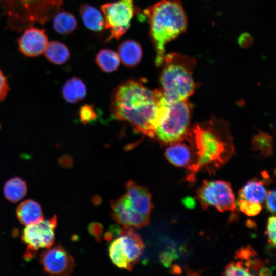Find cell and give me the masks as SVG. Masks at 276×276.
Segmentation results:
<instances>
[{"mask_svg":"<svg viewBox=\"0 0 276 276\" xmlns=\"http://www.w3.org/2000/svg\"><path fill=\"white\" fill-rule=\"evenodd\" d=\"M167 105L162 91L150 89L140 80H129L116 88L111 109L117 119L127 122L145 135L154 137Z\"/></svg>","mask_w":276,"mask_h":276,"instance_id":"cell-1","label":"cell"},{"mask_svg":"<svg viewBox=\"0 0 276 276\" xmlns=\"http://www.w3.org/2000/svg\"><path fill=\"white\" fill-rule=\"evenodd\" d=\"M227 129L225 124L218 120L197 125L192 129L190 137L195 153L194 162L188 169V181L194 182L199 171L211 172L230 158L234 149Z\"/></svg>","mask_w":276,"mask_h":276,"instance_id":"cell-2","label":"cell"},{"mask_svg":"<svg viewBox=\"0 0 276 276\" xmlns=\"http://www.w3.org/2000/svg\"><path fill=\"white\" fill-rule=\"evenodd\" d=\"M156 52L155 63L162 65L166 44L186 31L188 21L179 0H160L144 10Z\"/></svg>","mask_w":276,"mask_h":276,"instance_id":"cell-3","label":"cell"},{"mask_svg":"<svg viewBox=\"0 0 276 276\" xmlns=\"http://www.w3.org/2000/svg\"><path fill=\"white\" fill-rule=\"evenodd\" d=\"M194 58L172 52L165 55L160 75L162 92L168 103L185 99L194 92L193 73L196 66Z\"/></svg>","mask_w":276,"mask_h":276,"instance_id":"cell-4","label":"cell"},{"mask_svg":"<svg viewBox=\"0 0 276 276\" xmlns=\"http://www.w3.org/2000/svg\"><path fill=\"white\" fill-rule=\"evenodd\" d=\"M63 0H0L7 25L20 32L35 24H44L58 13Z\"/></svg>","mask_w":276,"mask_h":276,"instance_id":"cell-5","label":"cell"},{"mask_svg":"<svg viewBox=\"0 0 276 276\" xmlns=\"http://www.w3.org/2000/svg\"><path fill=\"white\" fill-rule=\"evenodd\" d=\"M190 116V104L187 99L168 103L155 129V136L167 144L181 141L187 132Z\"/></svg>","mask_w":276,"mask_h":276,"instance_id":"cell-6","label":"cell"},{"mask_svg":"<svg viewBox=\"0 0 276 276\" xmlns=\"http://www.w3.org/2000/svg\"><path fill=\"white\" fill-rule=\"evenodd\" d=\"M145 248L139 234L132 227L122 228L120 234L108 246L109 257L118 268L131 271Z\"/></svg>","mask_w":276,"mask_h":276,"instance_id":"cell-7","label":"cell"},{"mask_svg":"<svg viewBox=\"0 0 276 276\" xmlns=\"http://www.w3.org/2000/svg\"><path fill=\"white\" fill-rule=\"evenodd\" d=\"M57 225L56 215L26 226L22 232V240L27 245L24 254L26 260L31 259L40 249H48L55 242V229Z\"/></svg>","mask_w":276,"mask_h":276,"instance_id":"cell-8","label":"cell"},{"mask_svg":"<svg viewBox=\"0 0 276 276\" xmlns=\"http://www.w3.org/2000/svg\"><path fill=\"white\" fill-rule=\"evenodd\" d=\"M104 27L110 30L106 41L118 40L128 30L134 14L133 0H118L101 6Z\"/></svg>","mask_w":276,"mask_h":276,"instance_id":"cell-9","label":"cell"},{"mask_svg":"<svg viewBox=\"0 0 276 276\" xmlns=\"http://www.w3.org/2000/svg\"><path fill=\"white\" fill-rule=\"evenodd\" d=\"M197 197L203 208L214 206L220 212L234 211L235 198L229 182L221 181H204L197 190Z\"/></svg>","mask_w":276,"mask_h":276,"instance_id":"cell-10","label":"cell"},{"mask_svg":"<svg viewBox=\"0 0 276 276\" xmlns=\"http://www.w3.org/2000/svg\"><path fill=\"white\" fill-rule=\"evenodd\" d=\"M112 218L123 227L140 228L147 225L150 216L135 210L126 195L110 202Z\"/></svg>","mask_w":276,"mask_h":276,"instance_id":"cell-11","label":"cell"},{"mask_svg":"<svg viewBox=\"0 0 276 276\" xmlns=\"http://www.w3.org/2000/svg\"><path fill=\"white\" fill-rule=\"evenodd\" d=\"M40 262L47 273L55 275L71 274L75 265L73 257L60 245L45 249Z\"/></svg>","mask_w":276,"mask_h":276,"instance_id":"cell-12","label":"cell"},{"mask_svg":"<svg viewBox=\"0 0 276 276\" xmlns=\"http://www.w3.org/2000/svg\"><path fill=\"white\" fill-rule=\"evenodd\" d=\"M24 31L18 42L20 52L28 57H37L44 53L49 42L45 30L30 27Z\"/></svg>","mask_w":276,"mask_h":276,"instance_id":"cell-13","label":"cell"},{"mask_svg":"<svg viewBox=\"0 0 276 276\" xmlns=\"http://www.w3.org/2000/svg\"><path fill=\"white\" fill-rule=\"evenodd\" d=\"M126 195L133 207L140 213L150 216L153 208L151 196L148 189L137 184L132 180L126 183Z\"/></svg>","mask_w":276,"mask_h":276,"instance_id":"cell-14","label":"cell"},{"mask_svg":"<svg viewBox=\"0 0 276 276\" xmlns=\"http://www.w3.org/2000/svg\"><path fill=\"white\" fill-rule=\"evenodd\" d=\"M167 159L177 167H187L189 169L194 162L192 150L181 141L170 144L165 151Z\"/></svg>","mask_w":276,"mask_h":276,"instance_id":"cell-15","label":"cell"},{"mask_svg":"<svg viewBox=\"0 0 276 276\" xmlns=\"http://www.w3.org/2000/svg\"><path fill=\"white\" fill-rule=\"evenodd\" d=\"M117 54L121 62L128 67L136 66L142 57V49L136 41L129 39L118 47Z\"/></svg>","mask_w":276,"mask_h":276,"instance_id":"cell-16","label":"cell"},{"mask_svg":"<svg viewBox=\"0 0 276 276\" xmlns=\"http://www.w3.org/2000/svg\"><path fill=\"white\" fill-rule=\"evenodd\" d=\"M16 215L19 221L27 226L43 219L40 205L32 199L26 200L17 207Z\"/></svg>","mask_w":276,"mask_h":276,"instance_id":"cell-17","label":"cell"},{"mask_svg":"<svg viewBox=\"0 0 276 276\" xmlns=\"http://www.w3.org/2000/svg\"><path fill=\"white\" fill-rule=\"evenodd\" d=\"M86 87L79 78L73 77L64 83L62 94L65 100L70 103H76L82 100L86 95Z\"/></svg>","mask_w":276,"mask_h":276,"instance_id":"cell-18","label":"cell"},{"mask_svg":"<svg viewBox=\"0 0 276 276\" xmlns=\"http://www.w3.org/2000/svg\"><path fill=\"white\" fill-rule=\"evenodd\" d=\"M267 191L263 181L252 180L246 184L239 192L238 199L252 202H262L266 198Z\"/></svg>","mask_w":276,"mask_h":276,"instance_id":"cell-19","label":"cell"},{"mask_svg":"<svg viewBox=\"0 0 276 276\" xmlns=\"http://www.w3.org/2000/svg\"><path fill=\"white\" fill-rule=\"evenodd\" d=\"M79 12L84 25L94 31H101L104 27V19L101 12L94 7L84 4Z\"/></svg>","mask_w":276,"mask_h":276,"instance_id":"cell-20","label":"cell"},{"mask_svg":"<svg viewBox=\"0 0 276 276\" xmlns=\"http://www.w3.org/2000/svg\"><path fill=\"white\" fill-rule=\"evenodd\" d=\"M44 53L47 59L56 65L64 64L70 57L67 47L64 43L56 41L48 42Z\"/></svg>","mask_w":276,"mask_h":276,"instance_id":"cell-21","label":"cell"},{"mask_svg":"<svg viewBox=\"0 0 276 276\" xmlns=\"http://www.w3.org/2000/svg\"><path fill=\"white\" fill-rule=\"evenodd\" d=\"M3 190L6 198L11 202L16 203L25 197L27 192V186L21 178L14 177L5 183Z\"/></svg>","mask_w":276,"mask_h":276,"instance_id":"cell-22","label":"cell"},{"mask_svg":"<svg viewBox=\"0 0 276 276\" xmlns=\"http://www.w3.org/2000/svg\"><path fill=\"white\" fill-rule=\"evenodd\" d=\"M95 61L102 71L110 73L118 68L120 60L117 53L110 49H104L98 53Z\"/></svg>","mask_w":276,"mask_h":276,"instance_id":"cell-23","label":"cell"},{"mask_svg":"<svg viewBox=\"0 0 276 276\" xmlns=\"http://www.w3.org/2000/svg\"><path fill=\"white\" fill-rule=\"evenodd\" d=\"M53 18V28L59 34L65 35L71 33L77 27L76 18L69 12L59 11Z\"/></svg>","mask_w":276,"mask_h":276,"instance_id":"cell-24","label":"cell"},{"mask_svg":"<svg viewBox=\"0 0 276 276\" xmlns=\"http://www.w3.org/2000/svg\"><path fill=\"white\" fill-rule=\"evenodd\" d=\"M225 275H251L250 269L242 261L231 262L225 269L223 273Z\"/></svg>","mask_w":276,"mask_h":276,"instance_id":"cell-25","label":"cell"},{"mask_svg":"<svg viewBox=\"0 0 276 276\" xmlns=\"http://www.w3.org/2000/svg\"><path fill=\"white\" fill-rule=\"evenodd\" d=\"M236 205L238 206L240 211L249 216L258 215L262 210L260 203L249 202L243 199H238Z\"/></svg>","mask_w":276,"mask_h":276,"instance_id":"cell-26","label":"cell"},{"mask_svg":"<svg viewBox=\"0 0 276 276\" xmlns=\"http://www.w3.org/2000/svg\"><path fill=\"white\" fill-rule=\"evenodd\" d=\"M79 116L81 121L86 124L96 119V113L91 105H85L81 108Z\"/></svg>","mask_w":276,"mask_h":276,"instance_id":"cell-27","label":"cell"},{"mask_svg":"<svg viewBox=\"0 0 276 276\" xmlns=\"http://www.w3.org/2000/svg\"><path fill=\"white\" fill-rule=\"evenodd\" d=\"M275 216L270 217L267 221L266 234L269 244L273 246L275 245Z\"/></svg>","mask_w":276,"mask_h":276,"instance_id":"cell-28","label":"cell"},{"mask_svg":"<svg viewBox=\"0 0 276 276\" xmlns=\"http://www.w3.org/2000/svg\"><path fill=\"white\" fill-rule=\"evenodd\" d=\"M103 228L102 225L97 222H91L88 226L89 233L95 238L97 242L101 241Z\"/></svg>","mask_w":276,"mask_h":276,"instance_id":"cell-29","label":"cell"},{"mask_svg":"<svg viewBox=\"0 0 276 276\" xmlns=\"http://www.w3.org/2000/svg\"><path fill=\"white\" fill-rule=\"evenodd\" d=\"M256 255V251L250 246L242 248L235 254V258L241 260H248Z\"/></svg>","mask_w":276,"mask_h":276,"instance_id":"cell-30","label":"cell"},{"mask_svg":"<svg viewBox=\"0 0 276 276\" xmlns=\"http://www.w3.org/2000/svg\"><path fill=\"white\" fill-rule=\"evenodd\" d=\"M9 90L7 80L0 70V102L6 98Z\"/></svg>","mask_w":276,"mask_h":276,"instance_id":"cell-31","label":"cell"},{"mask_svg":"<svg viewBox=\"0 0 276 276\" xmlns=\"http://www.w3.org/2000/svg\"><path fill=\"white\" fill-rule=\"evenodd\" d=\"M160 261L162 264L166 267L170 266L172 261L177 258L178 256L174 250L163 252L160 256Z\"/></svg>","mask_w":276,"mask_h":276,"instance_id":"cell-32","label":"cell"},{"mask_svg":"<svg viewBox=\"0 0 276 276\" xmlns=\"http://www.w3.org/2000/svg\"><path fill=\"white\" fill-rule=\"evenodd\" d=\"M266 204L267 209L272 213L275 212V191H269L266 196Z\"/></svg>","mask_w":276,"mask_h":276,"instance_id":"cell-33","label":"cell"},{"mask_svg":"<svg viewBox=\"0 0 276 276\" xmlns=\"http://www.w3.org/2000/svg\"><path fill=\"white\" fill-rule=\"evenodd\" d=\"M181 201L183 205L188 209H193L196 206L195 200L191 196H187L183 198Z\"/></svg>","mask_w":276,"mask_h":276,"instance_id":"cell-34","label":"cell"},{"mask_svg":"<svg viewBox=\"0 0 276 276\" xmlns=\"http://www.w3.org/2000/svg\"><path fill=\"white\" fill-rule=\"evenodd\" d=\"M259 274L260 275H270L272 274V269L262 267L259 270Z\"/></svg>","mask_w":276,"mask_h":276,"instance_id":"cell-35","label":"cell"},{"mask_svg":"<svg viewBox=\"0 0 276 276\" xmlns=\"http://www.w3.org/2000/svg\"><path fill=\"white\" fill-rule=\"evenodd\" d=\"M114 237L112 233L109 230L106 231L104 234V238L107 242L112 241Z\"/></svg>","mask_w":276,"mask_h":276,"instance_id":"cell-36","label":"cell"},{"mask_svg":"<svg viewBox=\"0 0 276 276\" xmlns=\"http://www.w3.org/2000/svg\"><path fill=\"white\" fill-rule=\"evenodd\" d=\"M92 200L93 203L95 205H98L100 204L101 202V198L98 196H95L94 197H93Z\"/></svg>","mask_w":276,"mask_h":276,"instance_id":"cell-37","label":"cell"},{"mask_svg":"<svg viewBox=\"0 0 276 276\" xmlns=\"http://www.w3.org/2000/svg\"><path fill=\"white\" fill-rule=\"evenodd\" d=\"M171 271L173 272L174 273H176L178 274L179 272H180L181 270H180V268L177 265H174L172 268Z\"/></svg>","mask_w":276,"mask_h":276,"instance_id":"cell-38","label":"cell"},{"mask_svg":"<svg viewBox=\"0 0 276 276\" xmlns=\"http://www.w3.org/2000/svg\"><path fill=\"white\" fill-rule=\"evenodd\" d=\"M0 128H1V125H0Z\"/></svg>","mask_w":276,"mask_h":276,"instance_id":"cell-39","label":"cell"}]
</instances>
